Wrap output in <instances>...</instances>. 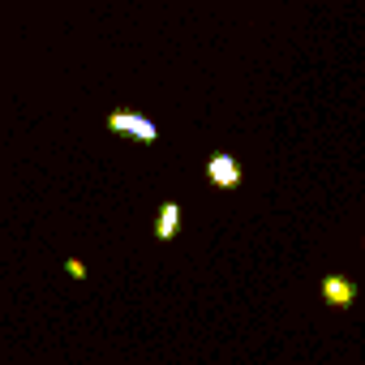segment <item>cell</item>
Masks as SVG:
<instances>
[{"instance_id": "1", "label": "cell", "mask_w": 365, "mask_h": 365, "mask_svg": "<svg viewBox=\"0 0 365 365\" xmlns=\"http://www.w3.org/2000/svg\"><path fill=\"white\" fill-rule=\"evenodd\" d=\"M108 129L112 133H125L129 142H142V146H155L159 142V129L150 116H138V112H112L108 116Z\"/></svg>"}, {"instance_id": "2", "label": "cell", "mask_w": 365, "mask_h": 365, "mask_svg": "<svg viewBox=\"0 0 365 365\" xmlns=\"http://www.w3.org/2000/svg\"><path fill=\"white\" fill-rule=\"evenodd\" d=\"M207 180H211V185L215 190H237L241 185V180H245V172H241V159L237 155H211L207 159Z\"/></svg>"}, {"instance_id": "3", "label": "cell", "mask_w": 365, "mask_h": 365, "mask_svg": "<svg viewBox=\"0 0 365 365\" xmlns=\"http://www.w3.org/2000/svg\"><path fill=\"white\" fill-rule=\"evenodd\" d=\"M322 301L331 305V309H348L352 301H356V284L348 279V275H322Z\"/></svg>"}, {"instance_id": "4", "label": "cell", "mask_w": 365, "mask_h": 365, "mask_svg": "<svg viewBox=\"0 0 365 365\" xmlns=\"http://www.w3.org/2000/svg\"><path fill=\"white\" fill-rule=\"evenodd\" d=\"M176 232H180V207H176V202H159L155 237H159V241H176Z\"/></svg>"}, {"instance_id": "5", "label": "cell", "mask_w": 365, "mask_h": 365, "mask_svg": "<svg viewBox=\"0 0 365 365\" xmlns=\"http://www.w3.org/2000/svg\"><path fill=\"white\" fill-rule=\"evenodd\" d=\"M65 275H73V279H86V262L69 258V262H65Z\"/></svg>"}]
</instances>
